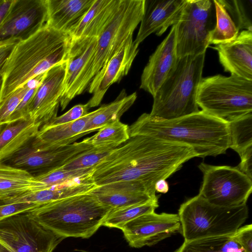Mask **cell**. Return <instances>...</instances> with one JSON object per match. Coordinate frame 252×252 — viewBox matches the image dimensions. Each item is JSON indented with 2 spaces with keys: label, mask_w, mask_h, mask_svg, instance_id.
Listing matches in <instances>:
<instances>
[{
  "label": "cell",
  "mask_w": 252,
  "mask_h": 252,
  "mask_svg": "<svg viewBox=\"0 0 252 252\" xmlns=\"http://www.w3.org/2000/svg\"><path fill=\"white\" fill-rule=\"evenodd\" d=\"M197 155L189 146L151 136H130L94 168L96 186L126 181L166 179Z\"/></svg>",
  "instance_id": "obj_1"
},
{
  "label": "cell",
  "mask_w": 252,
  "mask_h": 252,
  "mask_svg": "<svg viewBox=\"0 0 252 252\" xmlns=\"http://www.w3.org/2000/svg\"><path fill=\"white\" fill-rule=\"evenodd\" d=\"M129 133L188 145L201 158L225 154L229 148L228 124L202 110L168 120L143 113L129 126Z\"/></svg>",
  "instance_id": "obj_2"
},
{
  "label": "cell",
  "mask_w": 252,
  "mask_h": 252,
  "mask_svg": "<svg viewBox=\"0 0 252 252\" xmlns=\"http://www.w3.org/2000/svg\"><path fill=\"white\" fill-rule=\"evenodd\" d=\"M70 36L46 24L14 46L0 74V102L17 89L65 61Z\"/></svg>",
  "instance_id": "obj_3"
},
{
  "label": "cell",
  "mask_w": 252,
  "mask_h": 252,
  "mask_svg": "<svg viewBox=\"0 0 252 252\" xmlns=\"http://www.w3.org/2000/svg\"><path fill=\"white\" fill-rule=\"evenodd\" d=\"M111 209L89 192L43 204L29 213L39 224L61 238L88 239L102 226Z\"/></svg>",
  "instance_id": "obj_4"
},
{
  "label": "cell",
  "mask_w": 252,
  "mask_h": 252,
  "mask_svg": "<svg viewBox=\"0 0 252 252\" xmlns=\"http://www.w3.org/2000/svg\"><path fill=\"white\" fill-rule=\"evenodd\" d=\"M205 53L177 59L175 65L153 96L150 116L172 120L199 111L196 102Z\"/></svg>",
  "instance_id": "obj_5"
},
{
  "label": "cell",
  "mask_w": 252,
  "mask_h": 252,
  "mask_svg": "<svg viewBox=\"0 0 252 252\" xmlns=\"http://www.w3.org/2000/svg\"><path fill=\"white\" fill-rule=\"evenodd\" d=\"M184 241L209 237L233 236L249 216L246 204L222 207L197 195L182 203L178 210Z\"/></svg>",
  "instance_id": "obj_6"
},
{
  "label": "cell",
  "mask_w": 252,
  "mask_h": 252,
  "mask_svg": "<svg viewBox=\"0 0 252 252\" xmlns=\"http://www.w3.org/2000/svg\"><path fill=\"white\" fill-rule=\"evenodd\" d=\"M196 102L203 112L228 124L252 113V81L233 74L202 77Z\"/></svg>",
  "instance_id": "obj_7"
},
{
  "label": "cell",
  "mask_w": 252,
  "mask_h": 252,
  "mask_svg": "<svg viewBox=\"0 0 252 252\" xmlns=\"http://www.w3.org/2000/svg\"><path fill=\"white\" fill-rule=\"evenodd\" d=\"M215 24L213 0H187L176 24L177 58L205 53Z\"/></svg>",
  "instance_id": "obj_8"
},
{
  "label": "cell",
  "mask_w": 252,
  "mask_h": 252,
  "mask_svg": "<svg viewBox=\"0 0 252 252\" xmlns=\"http://www.w3.org/2000/svg\"><path fill=\"white\" fill-rule=\"evenodd\" d=\"M203 174L199 194L209 203L222 207L246 204L252 191V180L237 167L201 162Z\"/></svg>",
  "instance_id": "obj_9"
},
{
  "label": "cell",
  "mask_w": 252,
  "mask_h": 252,
  "mask_svg": "<svg viewBox=\"0 0 252 252\" xmlns=\"http://www.w3.org/2000/svg\"><path fill=\"white\" fill-rule=\"evenodd\" d=\"M144 0H121L111 21L97 37L90 71L91 82L104 65L121 48L140 23Z\"/></svg>",
  "instance_id": "obj_10"
},
{
  "label": "cell",
  "mask_w": 252,
  "mask_h": 252,
  "mask_svg": "<svg viewBox=\"0 0 252 252\" xmlns=\"http://www.w3.org/2000/svg\"><path fill=\"white\" fill-rule=\"evenodd\" d=\"M63 239L39 224L29 212L0 220V245L6 252H53Z\"/></svg>",
  "instance_id": "obj_11"
},
{
  "label": "cell",
  "mask_w": 252,
  "mask_h": 252,
  "mask_svg": "<svg viewBox=\"0 0 252 252\" xmlns=\"http://www.w3.org/2000/svg\"><path fill=\"white\" fill-rule=\"evenodd\" d=\"M97 40V37L70 39L65 58L63 92L60 103L62 111L72 99L88 89L91 82V61Z\"/></svg>",
  "instance_id": "obj_12"
},
{
  "label": "cell",
  "mask_w": 252,
  "mask_h": 252,
  "mask_svg": "<svg viewBox=\"0 0 252 252\" xmlns=\"http://www.w3.org/2000/svg\"><path fill=\"white\" fill-rule=\"evenodd\" d=\"M121 230L130 247L141 248L155 245L180 232L181 223L177 214L154 212L128 221Z\"/></svg>",
  "instance_id": "obj_13"
},
{
  "label": "cell",
  "mask_w": 252,
  "mask_h": 252,
  "mask_svg": "<svg viewBox=\"0 0 252 252\" xmlns=\"http://www.w3.org/2000/svg\"><path fill=\"white\" fill-rule=\"evenodd\" d=\"M47 21L46 0H13L0 27V42L25 40L42 28Z\"/></svg>",
  "instance_id": "obj_14"
},
{
  "label": "cell",
  "mask_w": 252,
  "mask_h": 252,
  "mask_svg": "<svg viewBox=\"0 0 252 252\" xmlns=\"http://www.w3.org/2000/svg\"><path fill=\"white\" fill-rule=\"evenodd\" d=\"M65 71V61L46 71L31 101L29 118L41 126L57 117L63 92Z\"/></svg>",
  "instance_id": "obj_15"
},
{
  "label": "cell",
  "mask_w": 252,
  "mask_h": 252,
  "mask_svg": "<svg viewBox=\"0 0 252 252\" xmlns=\"http://www.w3.org/2000/svg\"><path fill=\"white\" fill-rule=\"evenodd\" d=\"M138 46L130 36L94 76L87 89L93 94L87 103L90 108L99 105L110 86L128 73L138 53Z\"/></svg>",
  "instance_id": "obj_16"
},
{
  "label": "cell",
  "mask_w": 252,
  "mask_h": 252,
  "mask_svg": "<svg viewBox=\"0 0 252 252\" xmlns=\"http://www.w3.org/2000/svg\"><path fill=\"white\" fill-rule=\"evenodd\" d=\"M92 147L84 140L45 150H37L28 145L11 158L12 166L41 174L63 166Z\"/></svg>",
  "instance_id": "obj_17"
},
{
  "label": "cell",
  "mask_w": 252,
  "mask_h": 252,
  "mask_svg": "<svg viewBox=\"0 0 252 252\" xmlns=\"http://www.w3.org/2000/svg\"><path fill=\"white\" fill-rule=\"evenodd\" d=\"M155 185L144 180L121 181L96 186L90 192L102 204L117 209L158 200Z\"/></svg>",
  "instance_id": "obj_18"
},
{
  "label": "cell",
  "mask_w": 252,
  "mask_h": 252,
  "mask_svg": "<svg viewBox=\"0 0 252 252\" xmlns=\"http://www.w3.org/2000/svg\"><path fill=\"white\" fill-rule=\"evenodd\" d=\"M187 0H144L140 26L134 42L139 44L153 33L160 36L179 22Z\"/></svg>",
  "instance_id": "obj_19"
},
{
  "label": "cell",
  "mask_w": 252,
  "mask_h": 252,
  "mask_svg": "<svg viewBox=\"0 0 252 252\" xmlns=\"http://www.w3.org/2000/svg\"><path fill=\"white\" fill-rule=\"evenodd\" d=\"M176 25L151 55L141 77L140 88L156 94L177 60L176 49Z\"/></svg>",
  "instance_id": "obj_20"
},
{
  "label": "cell",
  "mask_w": 252,
  "mask_h": 252,
  "mask_svg": "<svg viewBox=\"0 0 252 252\" xmlns=\"http://www.w3.org/2000/svg\"><path fill=\"white\" fill-rule=\"evenodd\" d=\"M213 48L225 72L252 81V31L243 30L233 39Z\"/></svg>",
  "instance_id": "obj_21"
},
{
  "label": "cell",
  "mask_w": 252,
  "mask_h": 252,
  "mask_svg": "<svg viewBox=\"0 0 252 252\" xmlns=\"http://www.w3.org/2000/svg\"><path fill=\"white\" fill-rule=\"evenodd\" d=\"M95 0H46V24L70 35L78 26Z\"/></svg>",
  "instance_id": "obj_22"
},
{
  "label": "cell",
  "mask_w": 252,
  "mask_h": 252,
  "mask_svg": "<svg viewBox=\"0 0 252 252\" xmlns=\"http://www.w3.org/2000/svg\"><path fill=\"white\" fill-rule=\"evenodd\" d=\"M94 112V111L89 112L82 118L68 123L42 126L30 146L37 150H45L73 143L86 135L84 129Z\"/></svg>",
  "instance_id": "obj_23"
},
{
  "label": "cell",
  "mask_w": 252,
  "mask_h": 252,
  "mask_svg": "<svg viewBox=\"0 0 252 252\" xmlns=\"http://www.w3.org/2000/svg\"><path fill=\"white\" fill-rule=\"evenodd\" d=\"M96 186L92 175L50 188L0 200L5 203L31 202L43 205L71 196L87 193Z\"/></svg>",
  "instance_id": "obj_24"
},
{
  "label": "cell",
  "mask_w": 252,
  "mask_h": 252,
  "mask_svg": "<svg viewBox=\"0 0 252 252\" xmlns=\"http://www.w3.org/2000/svg\"><path fill=\"white\" fill-rule=\"evenodd\" d=\"M41 126L31 119L7 124L0 134V163L11 159L31 143Z\"/></svg>",
  "instance_id": "obj_25"
},
{
  "label": "cell",
  "mask_w": 252,
  "mask_h": 252,
  "mask_svg": "<svg viewBox=\"0 0 252 252\" xmlns=\"http://www.w3.org/2000/svg\"><path fill=\"white\" fill-rule=\"evenodd\" d=\"M121 0H95L70 35L72 39L98 37L116 13Z\"/></svg>",
  "instance_id": "obj_26"
},
{
  "label": "cell",
  "mask_w": 252,
  "mask_h": 252,
  "mask_svg": "<svg viewBox=\"0 0 252 252\" xmlns=\"http://www.w3.org/2000/svg\"><path fill=\"white\" fill-rule=\"evenodd\" d=\"M42 189L29 171L0 163V200Z\"/></svg>",
  "instance_id": "obj_27"
},
{
  "label": "cell",
  "mask_w": 252,
  "mask_h": 252,
  "mask_svg": "<svg viewBox=\"0 0 252 252\" xmlns=\"http://www.w3.org/2000/svg\"><path fill=\"white\" fill-rule=\"evenodd\" d=\"M136 98V92L127 95L125 90H122L114 101L94 111L87 123L84 132L87 134L120 120L124 113L132 105Z\"/></svg>",
  "instance_id": "obj_28"
},
{
  "label": "cell",
  "mask_w": 252,
  "mask_h": 252,
  "mask_svg": "<svg viewBox=\"0 0 252 252\" xmlns=\"http://www.w3.org/2000/svg\"><path fill=\"white\" fill-rule=\"evenodd\" d=\"M174 252H246L232 236L184 241Z\"/></svg>",
  "instance_id": "obj_29"
},
{
  "label": "cell",
  "mask_w": 252,
  "mask_h": 252,
  "mask_svg": "<svg viewBox=\"0 0 252 252\" xmlns=\"http://www.w3.org/2000/svg\"><path fill=\"white\" fill-rule=\"evenodd\" d=\"M129 138V126L118 120L101 127L94 135L83 140L93 147L116 148Z\"/></svg>",
  "instance_id": "obj_30"
},
{
  "label": "cell",
  "mask_w": 252,
  "mask_h": 252,
  "mask_svg": "<svg viewBox=\"0 0 252 252\" xmlns=\"http://www.w3.org/2000/svg\"><path fill=\"white\" fill-rule=\"evenodd\" d=\"M158 200L117 209H111L102 226L122 229L128 221L144 214L154 212L158 207Z\"/></svg>",
  "instance_id": "obj_31"
},
{
  "label": "cell",
  "mask_w": 252,
  "mask_h": 252,
  "mask_svg": "<svg viewBox=\"0 0 252 252\" xmlns=\"http://www.w3.org/2000/svg\"><path fill=\"white\" fill-rule=\"evenodd\" d=\"M216 15V24L211 31L209 44L215 45L235 38L239 30L220 0H213Z\"/></svg>",
  "instance_id": "obj_32"
},
{
  "label": "cell",
  "mask_w": 252,
  "mask_h": 252,
  "mask_svg": "<svg viewBox=\"0 0 252 252\" xmlns=\"http://www.w3.org/2000/svg\"><path fill=\"white\" fill-rule=\"evenodd\" d=\"M230 144L240 156L252 147V113L228 123Z\"/></svg>",
  "instance_id": "obj_33"
},
{
  "label": "cell",
  "mask_w": 252,
  "mask_h": 252,
  "mask_svg": "<svg viewBox=\"0 0 252 252\" xmlns=\"http://www.w3.org/2000/svg\"><path fill=\"white\" fill-rule=\"evenodd\" d=\"M94 167L76 170H66L62 166L34 176L42 189L62 185L75 180L86 178L92 174Z\"/></svg>",
  "instance_id": "obj_34"
},
{
  "label": "cell",
  "mask_w": 252,
  "mask_h": 252,
  "mask_svg": "<svg viewBox=\"0 0 252 252\" xmlns=\"http://www.w3.org/2000/svg\"><path fill=\"white\" fill-rule=\"evenodd\" d=\"M239 29L252 31V0H220Z\"/></svg>",
  "instance_id": "obj_35"
},
{
  "label": "cell",
  "mask_w": 252,
  "mask_h": 252,
  "mask_svg": "<svg viewBox=\"0 0 252 252\" xmlns=\"http://www.w3.org/2000/svg\"><path fill=\"white\" fill-rule=\"evenodd\" d=\"M111 147H92L62 166L66 170H76L94 167L114 149Z\"/></svg>",
  "instance_id": "obj_36"
},
{
  "label": "cell",
  "mask_w": 252,
  "mask_h": 252,
  "mask_svg": "<svg viewBox=\"0 0 252 252\" xmlns=\"http://www.w3.org/2000/svg\"><path fill=\"white\" fill-rule=\"evenodd\" d=\"M32 86V83L30 82L24 86L17 89L0 102V125L8 124L11 115Z\"/></svg>",
  "instance_id": "obj_37"
},
{
  "label": "cell",
  "mask_w": 252,
  "mask_h": 252,
  "mask_svg": "<svg viewBox=\"0 0 252 252\" xmlns=\"http://www.w3.org/2000/svg\"><path fill=\"white\" fill-rule=\"evenodd\" d=\"M45 73L37 77L32 80V86L27 93L23 99L11 115L8 124L29 119L28 110L31 101L34 94L39 85Z\"/></svg>",
  "instance_id": "obj_38"
},
{
  "label": "cell",
  "mask_w": 252,
  "mask_h": 252,
  "mask_svg": "<svg viewBox=\"0 0 252 252\" xmlns=\"http://www.w3.org/2000/svg\"><path fill=\"white\" fill-rule=\"evenodd\" d=\"M41 205L31 202L5 203L0 201V220L16 214L29 212Z\"/></svg>",
  "instance_id": "obj_39"
},
{
  "label": "cell",
  "mask_w": 252,
  "mask_h": 252,
  "mask_svg": "<svg viewBox=\"0 0 252 252\" xmlns=\"http://www.w3.org/2000/svg\"><path fill=\"white\" fill-rule=\"evenodd\" d=\"M89 109L87 103L75 105L63 115L56 117L44 126H52L74 122L87 115Z\"/></svg>",
  "instance_id": "obj_40"
},
{
  "label": "cell",
  "mask_w": 252,
  "mask_h": 252,
  "mask_svg": "<svg viewBox=\"0 0 252 252\" xmlns=\"http://www.w3.org/2000/svg\"><path fill=\"white\" fill-rule=\"evenodd\" d=\"M246 252H252V224L239 228L232 236Z\"/></svg>",
  "instance_id": "obj_41"
},
{
  "label": "cell",
  "mask_w": 252,
  "mask_h": 252,
  "mask_svg": "<svg viewBox=\"0 0 252 252\" xmlns=\"http://www.w3.org/2000/svg\"><path fill=\"white\" fill-rule=\"evenodd\" d=\"M241 161L236 167L252 179V147L239 156Z\"/></svg>",
  "instance_id": "obj_42"
},
{
  "label": "cell",
  "mask_w": 252,
  "mask_h": 252,
  "mask_svg": "<svg viewBox=\"0 0 252 252\" xmlns=\"http://www.w3.org/2000/svg\"><path fill=\"white\" fill-rule=\"evenodd\" d=\"M18 41H19L16 39H11L5 44L0 47V72L14 45Z\"/></svg>",
  "instance_id": "obj_43"
},
{
  "label": "cell",
  "mask_w": 252,
  "mask_h": 252,
  "mask_svg": "<svg viewBox=\"0 0 252 252\" xmlns=\"http://www.w3.org/2000/svg\"><path fill=\"white\" fill-rule=\"evenodd\" d=\"M12 1L13 0H0V27L10 8Z\"/></svg>",
  "instance_id": "obj_44"
},
{
  "label": "cell",
  "mask_w": 252,
  "mask_h": 252,
  "mask_svg": "<svg viewBox=\"0 0 252 252\" xmlns=\"http://www.w3.org/2000/svg\"><path fill=\"white\" fill-rule=\"evenodd\" d=\"M155 189L156 191L166 193L169 190V185L165 179H160L156 182Z\"/></svg>",
  "instance_id": "obj_45"
},
{
  "label": "cell",
  "mask_w": 252,
  "mask_h": 252,
  "mask_svg": "<svg viewBox=\"0 0 252 252\" xmlns=\"http://www.w3.org/2000/svg\"><path fill=\"white\" fill-rule=\"evenodd\" d=\"M7 125V124L0 125V134L2 132V131L4 129V128L6 127Z\"/></svg>",
  "instance_id": "obj_46"
},
{
  "label": "cell",
  "mask_w": 252,
  "mask_h": 252,
  "mask_svg": "<svg viewBox=\"0 0 252 252\" xmlns=\"http://www.w3.org/2000/svg\"><path fill=\"white\" fill-rule=\"evenodd\" d=\"M11 39L8 40L6 41L0 42V47H1L2 46L4 45V44H5L7 42H8Z\"/></svg>",
  "instance_id": "obj_47"
},
{
  "label": "cell",
  "mask_w": 252,
  "mask_h": 252,
  "mask_svg": "<svg viewBox=\"0 0 252 252\" xmlns=\"http://www.w3.org/2000/svg\"><path fill=\"white\" fill-rule=\"evenodd\" d=\"M0 252H6L5 249L0 245Z\"/></svg>",
  "instance_id": "obj_48"
},
{
  "label": "cell",
  "mask_w": 252,
  "mask_h": 252,
  "mask_svg": "<svg viewBox=\"0 0 252 252\" xmlns=\"http://www.w3.org/2000/svg\"><path fill=\"white\" fill-rule=\"evenodd\" d=\"M1 83H2V78H1V76L0 74V87L1 85Z\"/></svg>",
  "instance_id": "obj_49"
}]
</instances>
